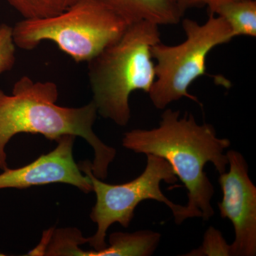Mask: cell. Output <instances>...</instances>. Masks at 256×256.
<instances>
[{"label":"cell","instance_id":"6da1fadb","mask_svg":"<svg viewBox=\"0 0 256 256\" xmlns=\"http://www.w3.org/2000/svg\"><path fill=\"white\" fill-rule=\"evenodd\" d=\"M122 144L134 152L160 156L171 165L188 190V218L208 220L214 215L210 204L214 188L204 169L210 162L220 174L225 172L228 161L224 150L230 142L217 137L213 126L197 124L192 114L181 117L180 111L166 109L158 128L126 132Z\"/></svg>","mask_w":256,"mask_h":256},{"label":"cell","instance_id":"7a4b0ae2","mask_svg":"<svg viewBox=\"0 0 256 256\" xmlns=\"http://www.w3.org/2000/svg\"><path fill=\"white\" fill-rule=\"evenodd\" d=\"M58 98L55 82H34L26 76L15 82L11 95L0 88V169L8 168L6 146L16 134H42L55 141L64 136H78L94 149L92 174L105 180L116 150L94 132L95 104L92 100L82 107H62L56 105Z\"/></svg>","mask_w":256,"mask_h":256},{"label":"cell","instance_id":"3957f363","mask_svg":"<svg viewBox=\"0 0 256 256\" xmlns=\"http://www.w3.org/2000/svg\"><path fill=\"white\" fill-rule=\"evenodd\" d=\"M160 42L159 26L142 21L128 24L117 41L88 63V78L98 114L120 126L130 119V96L148 94L156 80L152 47Z\"/></svg>","mask_w":256,"mask_h":256},{"label":"cell","instance_id":"277c9868","mask_svg":"<svg viewBox=\"0 0 256 256\" xmlns=\"http://www.w3.org/2000/svg\"><path fill=\"white\" fill-rule=\"evenodd\" d=\"M128 24L100 0H78L52 18L23 20L12 28L15 46L32 50L54 42L76 62H89L124 34Z\"/></svg>","mask_w":256,"mask_h":256},{"label":"cell","instance_id":"5b68a950","mask_svg":"<svg viewBox=\"0 0 256 256\" xmlns=\"http://www.w3.org/2000/svg\"><path fill=\"white\" fill-rule=\"evenodd\" d=\"M182 28L186 34L182 43L168 46L160 42L152 47V56L156 62V78L148 94L160 110L183 97L198 102L188 92V88L197 78L208 76L206 60L212 50L235 37L224 18L210 13L203 24L184 18Z\"/></svg>","mask_w":256,"mask_h":256},{"label":"cell","instance_id":"8992f818","mask_svg":"<svg viewBox=\"0 0 256 256\" xmlns=\"http://www.w3.org/2000/svg\"><path fill=\"white\" fill-rule=\"evenodd\" d=\"M146 165L142 174L129 182L110 184L104 182L92 174V162H80L78 166L92 182V191L96 194V203L92 207L90 218L97 224V230L92 237L85 238L86 244L94 248L84 256H98L108 246L106 234L114 223L128 228L134 218V210L141 202L146 200H156L166 205L174 217L175 223L180 225L188 220L185 206L170 201L162 192L160 184L164 181L174 184L178 178L171 165L160 156L146 154Z\"/></svg>","mask_w":256,"mask_h":256},{"label":"cell","instance_id":"52a82bcc","mask_svg":"<svg viewBox=\"0 0 256 256\" xmlns=\"http://www.w3.org/2000/svg\"><path fill=\"white\" fill-rule=\"evenodd\" d=\"M226 154L229 170L218 178L223 197L218 206L220 216L234 226L232 256H255L256 186L249 176L248 166L242 153L229 150Z\"/></svg>","mask_w":256,"mask_h":256},{"label":"cell","instance_id":"ba28073f","mask_svg":"<svg viewBox=\"0 0 256 256\" xmlns=\"http://www.w3.org/2000/svg\"><path fill=\"white\" fill-rule=\"evenodd\" d=\"M76 136H64L57 140V146L46 154L22 168L3 170L0 174V190L26 188L53 183L72 185L84 193L92 191V182L82 174L74 161L73 148Z\"/></svg>","mask_w":256,"mask_h":256},{"label":"cell","instance_id":"9c48e42d","mask_svg":"<svg viewBox=\"0 0 256 256\" xmlns=\"http://www.w3.org/2000/svg\"><path fill=\"white\" fill-rule=\"evenodd\" d=\"M128 24H178L184 16L172 0H100Z\"/></svg>","mask_w":256,"mask_h":256},{"label":"cell","instance_id":"30bf717a","mask_svg":"<svg viewBox=\"0 0 256 256\" xmlns=\"http://www.w3.org/2000/svg\"><path fill=\"white\" fill-rule=\"evenodd\" d=\"M208 9L225 20L235 37L256 36V0H230Z\"/></svg>","mask_w":256,"mask_h":256},{"label":"cell","instance_id":"8fae6325","mask_svg":"<svg viewBox=\"0 0 256 256\" xmlns=\"http://www.w3.org/2000/svg\"><path fill=\"white\" fill-rule=\"evenodd\" d=\"M161 234L150 230L133 234L114 233L110 235V246L101 250L98 256H150L159 245Z\"/></svg>","mask_w":256,"mask_h":256},{"label":"cell","instance_id":"7c38bea8","mask_svg":"<svg viewBox=\"0 0 256 256\" xmlns=\"http://www.w3.org/2000/svg\"><path fill=\"white\" fill-rule=\"evenodd\" d=\"M24 20H41L56 16L78 0H6Z\"/></svg>","mask_w":256,"mask_h":256},{"label":"cell","instance_id":"4fadbf2b","mask_svg":"<svg viewBox=\"0 0 256 256\" xmlns=\"http://www.w3.org/2000/svg\"><path fill=\"white\" fill-rule=\"evenodd\" d=\"M186 256H232V249L230 244H227L220 230L210 226L205 233L202 246L194 249Z\"/></svg>","mask_w":256,"mask_h":256},{"label":"cell","instance_id":"5bb4252c","mask_svg":"<svg viewBox=\"0 0 256 256\" xmlns=\"http://www.w3.org/2000/svg\"><path fill=\"white\" fill-rule=\"evenodd\" d=\"M12 37V28L6 24H0V75L9 72L16 60V48Z\"/></svg>","mask_w":256,"mask_h":256},{"label":"cell","instance_id":"9a60e30c","mask_svg":"<svg viewBox=\"0 0 256 256\" xmlns=\"http://www.w3.org/2000/svg\"><path fill=\"white\" fill-rule=\"evenodd\" d=\"M172 1L176 5L180 11L184 14L185 12L191 8L204 6H206L208 8L218 3L230 1V0H172Z\"/></svg>","mask_w":256,"mask_h":256}]
</instances>
